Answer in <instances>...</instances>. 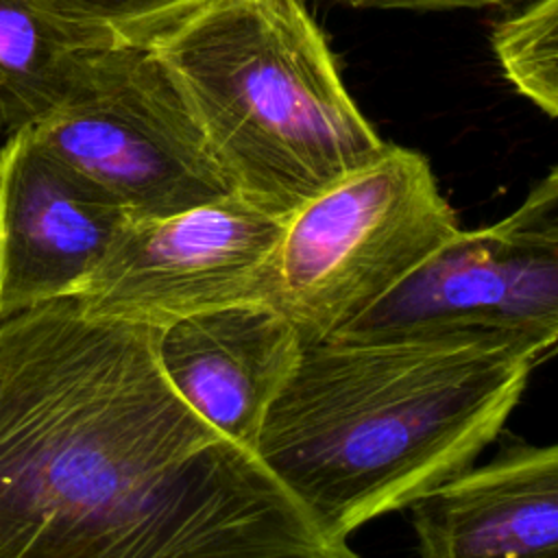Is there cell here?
<instances>
[{
	"label": "cell",
	"mask_w": 558,
	"mask_h": 558,
	"mask_svg": "<svg viewBox=\"0 0 558 558\" xmlns=\"http://www.w3.org/2000/svg\"><path fill=\"white\" fill-rule=\"evenodd\" d=\"M159 327L0 323V558H360L170 386Z\"/></svg>",
	"instance_id": "obj_1"
},
{
	"label": "cell",
	"mask_w": 558,
	"mask_h": 558,
	"mask_svg": "<svg viewBox=\"0 0 558 558\" xmlns=\"http://www.w3.org/2000/svg\"><path fill=\"white\" fill-rule=\"evenodd\" d=\"M534 366L514 347L471 336L305 342L255 456L347 541L473 466Z\"/></svg>",
	"instance_id": "obj_2"
},
{
	"label": "cell",
	"mask_w": 558,
	"mask_h": 558,
	"mask_svg": "<svg viewBox=\"0 0 558 558\" xmlns=\"http://www.w3.org/2000/svg\"><path fill=\"white\" fill-rule=\"evenodd\" d=\"M150 50L231 190L279 218L384 148L299 0H216Z\"/></svg>",
	"instance_id": "obj_3"
},
{
	"label": "cell",
	"mask_w": 558,
	"mask_h": 558,
	"mask_svg": "<svg viewBox=\"0 0 558 558\" xmlns=\"http://www.w3.org/2000/svg\"><path fill=\"white\" fill-rule=\"evenodd\" d=\"M460 229L429 161L384 144L286 218L272 305L303 342L331 338Z\"/></svg>",
	"instance_id": "obj_4"
},
{
	"label": "cell",
	"mask_w": 558,
	"mask_h": 558,
	"mask_svg": "<svg viewBox=\"0 0 558 558\" xmlns=\"http://www.w3.org/2000/svg\"><path fill=\"white\" fill-rule=\"evenodd\" d=\"M35 142L129 218H161L231 194L166 63L148 48L87 52Z\"/></svg>",
	"instance_id": "obj_5"
},
{
	"label": "cell",
	"mask_w": 558,
	"mask_h": 558,
	"mask_svg": "<svg viewBox=\"0 0 558 558\" xmlns=\"http://www.w3.org/2000/svg\"><path fill=\"white\" fill-rule=\"evenodd\" d=\"M283 225L235 192L161 218H129L72 299L89 318L148 327L231 305H272Z\"/></svg>",
	"instance_id": "obj_6"
},
{
	"label": "cell",
	"mask_w": 558,
	"mask_h": 558,
	"mask_svg": "<svg viewBox=\"0 0 558 558\" xmlns=\"http://www.w3.org/2000/svg\"><path fill=\"white\" fill-rule=\"evenodd\" d=\"M471 336L538 362L558 353V242L497 222L460 229L331 338Z\"/></svg>",
	"instance_id": "obj_7"
},
{
	"label": "cell",
	"mask_w": 558,
	"mask_h": 558,
	"mask_svg": "<svg viewBox=\"0 0 558 558\" xmlns=\"http://www.w3.org/2000/svg\"><path fill=\"white\" fill-rule=\"evenodd\" d=\"M129 216L50 157L31 126L0 146V323L76 296Z\"/></svg>",
	"instance_id": "obj_8"
},
{
	"label": "cell",
	"mask_w": 558,
	"mask_h": 558,
	"mask_svg": "<svg viewBox=\"0 0 558 558\" xmlns=\"http://www.w3.org/2000/svg\"><path fill=\"white\" fill-rule=\"evenodd\" d=\"M303 344L279 307L244 303L159 327L157 360L170 386L201 418L255 453L264 418Z\"/></svg>",
	"instance_id": "obj_9"
},
{
	"label": "cell",
	"mask_w": 558,
	"mask_h": 558,
	"mask_svg": "<svg viewBox=\"0 0 558 558\" xmlns=\"http://www.w3.org/2000/svg\"><path fill=\"white\" fill-rule=\"evenodd\" d=\"M410 512L418 558H558V442L506 449Z\"/></svg>",
	"instance_id": "obj_10"
},
{
	"label": "cell",
	"mask_w": 558,
	"mask_h": 558,
	"mask_svg": "<svg viewBox=\"0 0 558 558\" xmlns=\"http://www.w3.org/2000/svg\"><path fill=\"white\" fill-rule=\"evenodd\" d=\"M102 48L52 0H0V122H39L68 94L81 59Z\"/></svg>",
	"instance_id": "obj_11"
},
{
	"label": "cell",
	"mask_w": 558,
	"mask_h": 558,
	"mask_svg": "<svg viewBox=\"0 0 558 558\" xmlns=\"http://www.w3.org/2000/svg\"><path fill=\"white\" fill-rule=\"evenodd\" d=\"M506 81L541 111L558 118V0H534L493 31Z\"/></svg>",
	"instance_id": "obj_12"
},
{
	"label": "cell",
	"mask_w": 558,
	"mask_h": 558,
	"mask_svg": "<svg viewBox=\"0 0 558 558\" xmlns=\"http://www.w3.org/2000/svg\"><path fill=\"white\" fill-rule=\"evenodd\" d=\"M102 48H155L216 0H52Z\"/></svg>",
	"instance_id": "obj_13"
},
{
	"label": "cell",
	"mask_w": 558,
	"mask_h": 558,
	"mask_svg": "<svg viewBox=\"0 0 558 558\" xmlns=\"http://www.w3.org/2000/svg\"><path fill=\"white\" fill-rule=\"evenodd\" d=\"M517 233H530L558 242V166L549 170L523 198V203L497 222Z\"/></svg>",
	"instance_id": "obj_14"
},
{
	"label": "cell",
	"mask_w": 558,
	"mask_h": 558,
	"mask_svg": "<svg viewBox=\"0 0 558 558\" xmlns=\"http://www.w3.org/2000/svg\"><path fill=\"white\" fill-rule=\"evenodd\" d=\"M351 7H371V9H414V11H449V9H484V7H504L514 2H534V0H331Z\"/></svg>",
	"instance_id": "obj_15"
},
{
	"label": "cell",
	"mask_w": 558,
	"mask_h": 558,
	"mask_svg": "<svg viewBox=\"0 0 558 558\" xmlns=\"http://www.w3.org/2000/svg\"><path fill=\"white\" fill-rule=\"evenodd\" d=\"M0 131H4V129H2V122H0Z\"/></svg>",
	"instance_id": "obj_16"
}]
</instances>
